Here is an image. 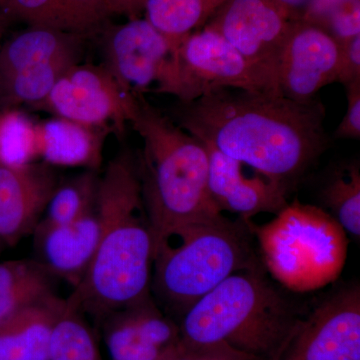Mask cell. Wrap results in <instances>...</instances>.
<instances>
[{"instance_id": "20", "label": "cell", "mask_w": 360, "mask_h": 360, "mask_svg": "<svg viewBox=\"0 0 360 360\" xmlns=\"http://www.w3.org/2000/svg\"><path fill=\"white\" fill-rule=\"evenodd\" d=\"M98 179L94 170H86L63 184L59 182L37 229L70 224L96 210Z\"/></svg>"}, {"instance_id": "15", "label": "cell", "mask_w": 360, "mask_h": 360, "mask_svg": "<svg viewBox=\"0 0 360 360\" xmlns=\"http://www.w3.org/2000/svg\"><path fill=\"white\" fill-rule=\"evenodd\" d=\"M99 231L96 210L70 224L37 229L32 233L35 260L75 290L84 281L96 255Z\"/></svg>"}, {"instance_id": "10", "label": "cell", "mask_w": 360, "mask_h": 360, "mask_svg": "<svg viewBox=\"0 0 360 360\" xmlns=\"http://www.w3.org/2000/svg\"><path fill=\"white\" fill-rule=\"evenodd\" d=\"M290 360H360L359 283L333 291L298 329Z\"/></svg>"}, {"instance_id": "8", "label": "cell", "mask_w": 360, "mask_h": 360, "mask_svg": "<svg viewBox=\"0 0 360 360\" xmlns=\"http://www.w3.org/2000/svg\"><path fill=\"white\" fill-rule=\"evenodd\" d=\"M220 89L276 90L212 28L189 34L175 58L174 96L186 103Z\"/></svg>"}, {"instance_id": "23", "label": "cell", "mask_w": 360, "mask_h": 360, "mask_svg": "<svg viewBox=\"0 0 360 360\" xmlns=\"http://www.w3.org/2000/svg\"><path fill=\"white\" fill-rule=\"evenodd\" d=\"M148 20L165 35L176 58L179 45L200 22L205 0H146Z\"/></svg>"}, {"instance_id": "26", "label": "cell", "mask_w": 360, "mask_h": 360, "mask_svg": "<svg viewBox=\"0 0 360 360\" xmlns=\"http://www.w3.org/2000/svg\"><path fill=\"white\" fill-rule=\"evenodd\" d=\"M347 94V110L342 122L336 129L338 139H360V80L345 85Z\"/></svg>"}, {"instance_id": "9", "label": "cell", "mask_w": 360, "mask_h": 360, "mask_svg": "<svg viewBox=\"0 0 360 360\" xmlns=\"http://www.w3.org/2000/svg\"><path fill=\"white\" fill-rule=\"evenodd\" d=\"M106 68L135 97L155 91L174 96V54L162 33L148 20H132L110 30L105 42Z\"/></svg>"}, {"instance_id": "4", "label": "cell", "mask_w": 360, "mask_h": 360, "mask_svg": "<svg viewBox=\"0 0 360 360\" xmlns=\"http://www.w3.org/2000/svg\"><path fill=\"white\" fill-rule=\"evenodd\" d=\"M129 124L142 139L136 158L153 248L165 232L179 225L224 214L208 189L210 161L202 141L144 96L135 101Z\"/></svg>"}, {"instance_id": "3", "label": "cell", "mask_w": 360, "mask_h": 360, "mask_svg": "<svg viewBox=\"0 0 360 360\" xmlns=\"http://www.w3.org/2000/svg\"><path fill=\"white\" fill-rule=\"evenodd\" d=\"M292 295L264 265L236 272L184 312V340L196 347L225 345L246 354L276 355L304 321V305Z\"/></svg>"}, {"instance_id": "24", "label": "cell", "mask_w": 360, "mask_h": 360, "mask_svg": "<svg viewBox=\"0 0 360 360\" xmlns=\"http://www.w3.org/2000/svg\"><path fill=\"white\" fill-rule=\"evenodd\" d=\"M103 321L106 345L112 360H160L162 357L160 349L141 340L129 307L113 312Z\"/></svg>"}, {"instance_id": "2", "label": "cell", "mask_w": 360, "mask_h": 360, "mask_svg": "<svg viewBox=\"0 0 360 360\" xmlns=\"http://www.w3.org/2000/svg\"><path fill=\"white\" fill-rule=\"evenodd\" d=\"M96 210L101 227L96 255L66 302L103 321L153 295V232L137 158L127 149L99 175Z\"/></svg>"}, {"instance_id": "19", "label": "cell", "mask_w": 360, "mask_h": 360, "mask_svg": "<svg viewBox=\"0 0 360 360\" xmlns=\"http://www.w3.org/2000/svg\"><path fill=\"white\" fill-rule=\"evenodd\" d=\"M56 279L35 259L0 262V322L56 295Z\"/></svg>"}, {"instance_id": "5", "label": "cell", "mask_w": 360, "mask_h": 360, "mask_svg": "<svg viewBox=\"0 0 360 360\" xmlns=\"http://www.w3.org/2000/svg\"><path fill=\"white\" fill-rule=\"evenodd\" d=\"M264 265L248 222L225 214L179 225L153 248L151 295L184 314L227 277Z\"/></svg>"}, {"instance_id": "16", "label": "cell", "mask_w": 360, "mask_h": 360, "mask_svg": "<svg viewBox=\"0 0 360 360\" xmlns=\"http://www.w3.org/2000/svg\"><path fill=\"white\" fill-rule=\"evenodd\" d=\"M108 132L56 116L35 125L37 156L51 167L96 172L103 162V139Z\"/></svg>"}, {"instance_id": "22", "label": "cell", "mask_w": 360, "mask_h": 360, "mask_svg": "<svg viewBox=\"0 0 360 360\" xmlns=\"http://www.w3.org/2000/svg\"><path fill=\"white\" fill-rule=\"evenodd\" d=\"M82 312L65 307L52 328L49 360H101L96 340Z\"/></svg>"}, {"instance_id": "1", "label": "cell", "mask_w": 360, "mask_h": 360, "mask_svg": "<svg viewBox=\"0 0 360 360\" xmlns=\"http://www.w3.org/2000/svg\"><path fill=\"white\" fill-rule=\"evenodd\" d=\"M326 108L276 90H212L179 101L172 120L288 193L326 151Z\"/></svg>"}, {"instance_id": "29", "label": "cell", "mask_w": 360, "mask_h": 360, "mask_svg": "<svg viewBox=\"0 0 360 360\" xmlns=\"http://www.w3.org/2000/svg\"><path fill=\"white\" fill-rule=\"evenodd\" d=\"M355 0H311L310 13L317 16H330Z\"/></svg>"}, {"instance_id": "7", "label": "cell", "mask_w": 360, "mask_h": 360, "mask_svg": "<svg viewBox=\"0 0 360 360\" xmlns=\"http://www.w3.org/2000/svg\"><path fill=\"white\" fill-rule=\"evenodd\" d=\"M136 98L118 84L105 65L77 63L35 108L90 129L108 130L112 125L123 135Z\"/></svg>"}, {"instance_id": "12", "label": "cell", "mask_w": 360, "mask_h": 360, "mask_svg": "<svg viewBox=\"0 0 360 360\" xmlns=\"http://www.w3.org/2000/svg\"><path fill=\"white\" fill-rule=\"evenodd\" d=\"M342 45L315 26L290 30L276 71L277 91L295 101H310L338 82Z\"/></svg>"}, {"instance_id": "17", "label": "cell", "mask_w": 360, "mask_h": 360, "mask_svg": "<svg viewBox=\"0 0 360 360\" xmlns=\"http://www.w3.org/2000/svg\"><path fill=\"white\" fill-rule=\"evenodd\" d=\"M65 307L54 295L0 322V360H49L52 328Z\"/></svg>"}, {"instance_id": "31", "label": "cell", "mask_w": 360, "mask_h": 360, "mask_svg": "<svg viewBox=\"0 0 360 360\" xmlns=\"http://www.w3.org/2000/svg\"><path fill=\"white\" fill-rule=\"evenodd\" d=\"M277 1L286 8H300V7L309 6L311 0H277Z\"/></svg>"}, {"instance_id": "13", "label": "cell", "mask_w": 360, "mask_h": 360, "mask_svg": "<svg viewBox=\"0 0 360 360\" xmlns=\"http://www.w3.org/2000/svg\"><path fill=\"white\" fill-rule=\"evenodd\" d=\"M51 165H0V241L13 245L34 232L59 184Z\"/></svg>"}, {"instance_id": "28", "label": "cell", "mask_w": 360, "mask_h": 360, "mask_svg": "<svg viewBox=\"0 0 360 360\" xmlns=\"http://www.w3.org/2000/svg\"><path fill=\"white\" fill-rule=\"evenodd\" d=\"M331 20L333 32L335 33V39L340 44L352 39L360 33V13L359 2L354 4V6L347 11L343 7L340 11L329 16Z\"/></svg>"}, {"instance_id": "25", "label": "cell", "mask_w": 360, "mask_h": 360, "mask_svg": "<svg viewBox=\"0 0 360 360\" xmlns=\"http://www.w3.org/2000/svg\"><path fill=\"white\" fill-rule=\"evenodd\" d=\"M35 125L22 113L8 110L0 116V165L21 167L37 158Z\"/></svg>"}, {"instance_id": "30", "label": "cell", "mask_w": 360, "mask_h": 360, "mask_svg": "<svg viewBox=\"0 0 360 360\" xmlns=\"http://www.w3.org/2000/svg\"><path fill=\"white\" fill-rule=\"evenodd\" d=\"M110 14L129 13L137 6H144L146 0H106Z\"/></svg>"}, {"instance_id": "11", "label": "cell", "mask_w": 360, "mask_h": 360, "mask_svg": "<svg viewBox=\"0 0 360 360\" xmlns=\"http://www.w3.org/2000/svg\"><path fill=\"white\" fill-rule=\"evenodd\" d=\"M212 28L277 91L276 71L291 28L276 6L267 0H231Z\"/></svg>"}, {"instance_id": "21", "label": "cell", "mask_w": 360, "mask_h": 360, "mask_svg": "<svg viewBox=\"0 0 360 360\" xmlns=\"http://www.w3.org/2000/svg\"><path fill=\"white\" fill-rule=\"evenodd\" d=\"M322 201L345 232L360 236V169L357 162L343 163L331 172L321 191Z\"/></svg>"}, {"instance_id": "18", "label": "cell", "mask_w": 360, "mask_h": 360, "mask_svg": "<svg viewBox=\"0 0 360 360\" xmlns=\"http://www.w3.org/2000/svg\"><path fill=\"white\" fill-rule=\"evenodd\" d=\"M9 13L30 26L82 35L110 15L106 0H0Z\"/></svg>"}, {"instance_id": "6", "label": "cell", "mask_w": 360, "mask_h": 360, "mask_svg": "<svg viewBox=\"0 0 360 360\" xmlns=\"http://www.w3.org/2000/svg\"><path fill=\"white\" fill-rule=\"evenodd\" d=\"M246 222L265 270L286 290L307 293L321 290L335 283L342 272L347 233L319 206L295 200L266 224Z\"/></svg>"}, {"instance_id": "32", "label": "cell", "mask_w": 360, "mask_h": 360, "mask_svg": "<svg viewBox=\"0 0 360 360\" xmlns=\"http://www.w3.org/2000/svg\"><path fill=\"white\" fill-rule=\"evenodd\" d=\"M0 27H1V25H0ZM0 49H1V47H0Z\"/></svg>"}, {"instance_id": "27", "label": "cell", "mask_w": 360, "mask_h": 360, "mask_svg": "<svg viewBox=\"0 0 360 360\" xmlns=\"http://www.w3.org/2000/svg\"><path fill=\"white\" fill-rule=\"evenodd\" d=\"M342 58L338 82L343 85L360 80V34L341 44Z\"/></svg>"}, {"instance_id": "14", "label": "cell", "mask_w": 360, "mask_h": 360, "mask_svg": "<svg viewBox=\"0 0 360 360\" xmlns=\"http://www.w3.org/2000/svg\"><path fill=\"white\" fill-rule=\"evenodd\" d=\"M203 144L210 161L208 189L220 212L234 213L248 221L260 213L276 215L288 205L290 193L283 187L260 174L248 176L240 161L224 155L212 144Z\"/></svg>"}]
</instances>
